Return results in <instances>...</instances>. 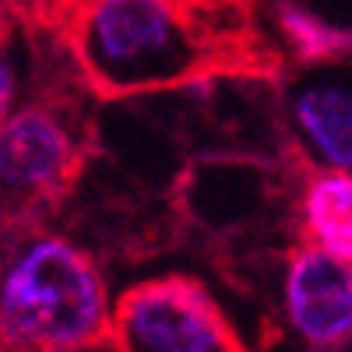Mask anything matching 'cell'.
Here are the masks:
<instances>
[{
    "instance_id": "obj_7",
    "label": "cell",
    "mask_w": 352,
    "mask_h": 352,
    "mask_svg": "<svg viewBox=\"0 0 352 352\" xmlns=\"http://www.w3.org/2000/svg\"><path fill=\"white\" fill-rule=\"evenodd\" d=\"M310 243L342 261L352 257V180L349 173H320L307 190Z\"/></svg>"
},
{
    "instance_id": "obj_9",
    "label": "cell",
    "mask_w": 352,
    "mask_h": 352,
    "mask_svg": "<svg viewBox=\"0 0 352 352\" xmlns=\"http://www.w3.org/2000/svg\"><path fill=\"white\" fill-rule=\"evenodd\" d=\"M11 106H14V71L8 64L4 50H0V124L11 116Z\"/></svg>"
},
{
    "instance_id": "obj_8",
    "label": "cell",
    "mask_w": 352,
    "mask_h": 352,
    "mask_svg": "<svg viewBox=\"0 0 352 352\" xmlns=\"http://www.w3.org/2000/svg\"><path fill=\"white\" fill-rule=\"evenodd\" d=\"M278 25L282 36L292 43L303 60H331L349 50V36L331 28L328 21H320L317 14L296 8V4H278Z\"/></svg>"
},
{
    "instance_id": "obj_3",
    "label": "cell",
    "mask_w": 352,
    "mask_h": 352,
    "mask_svg": "<svg viewBox=\"0 0 352 352\" xmlns=\"http://www.w3.org/2000/svg\"><path fill=\"white\" fill-rule=\"evenodd\" d=\"M116 352H250L197 278L169 275L127 289L109 310Z\"/></svg>"
},
{
    "instance_id": "obj_4",
    "label": "cell",
    "mask_w": 352,
    "mask_h": 352,
    "mask_svg": "<svg viewBox=\"0 0 352 352\" xmlns=\"http://www.w3.org/2000/svg\"><path fill=\"white\" fill-rule=\"evenodd\" d=\"M81 127L53 102H32L0 124V197L46 204L71 190L85 166Z\"/></svg>"
},
{
    "instance_id": "obj_1",
    "label": "cell",
    "mask_w": 352,
    "mask_h": 352,
    "mask_svg": "<svg viewBox=\"0 0 352 352\" xmlns=\"http://www.w3.org/2000/svg\"><path fill=\"white\" fill-rule=\"evenodd\" d=\"M67 39L99 96L257 74L275 64L250 0H74Z\"/></svg>"
},
{
    "instance_id": "obj_2",
    "label": "cell",
    "mask_w": 352,
    "mask_h": 352,
    "mask_svg": "<svg viewBox=\"0 0 352 352\" xmlns=\"http://www.w3.org/2000/svg\"><path fill=\"white\" fill-rule=\"evenodd\" d=\"M109 335L92 254L64 236L28 240L0 275V352H88Z\"/></svg>"
},
{
    "instance_id": "obj_6",
    "label": "cell",
    "mask_w": 352,
    "mask_h": 352,
    "mask_svg": "<svg viewBox=\"0 0 352 352\" xmlns=\"http://www.w3.org/2000/svg\"><path fill=\"white\" fill-rule=\"evenodd\" d=\"M296 120L310 138L314 152L335 169L352 166V106L349 92L335 85H317L296 99Z\"/></svg>"
},
{
    "instance_id": "obj_5",
    "label": "cell",
    "mask_w": 352,
    "mask_h": 352,
    "mask_svg": "<svg viewBox=\"0 0 352 352\" xmlns=\"http://www.w3.org/2000/svg\"><path fill=\"white\" fill-rule=\"evenodd\" d=\"M285 303L292 324L310 345H342L352 328L349 261L314 243L300 247L296 257L289 261Z\"/></svg>"
}]
</instances>
